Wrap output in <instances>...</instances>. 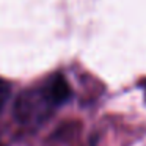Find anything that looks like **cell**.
<instances>
[{
	"instance_id": "obj_1",
	"label": "cell",
	"mask_w": 146,
	"mask_h": 146,
	"mask_svg": "<svg viewBox=\"0 0 146 146\" xmlns=\"http://www.w3.org/2000/svg\"><path fill=\"white\" fill-rule=\"evenodd\" d=\"M71 98V86L61 74H55L44 90V99L50 105H63Z\"/></svg>"
},
{
	"instance_id": "obj_2",
	"label": "cell",
	"mask_w": 146,
	"mask_h": 146,
	"mask_svg": "<svg viewBox=\"0 0 146 146\" xmlns=\"http://www.w3.org/2000/svg\"><path fill=\"white\" fill-rule=\"evenodd\" d=\"M10 94H11V86H10V83L0 79V113L3 111L5 104H7L8 99H10Z\"/></svg>"
},
{
	"instance_id": "obj_3",
	"label": "cell",
	"mask_w": 146,
	"mask_h": 146,
	"mask_svg": "<svg viewBox=\"0 0 146 146\" xmlns=\"http://www.w3.org/2000/svg\"><path fill=\"white\" fill-rule=\"evenodd\" d=\"M143 88H145V101H146V82H145V85H143Z\"/></svg>"
}]
</instances>
